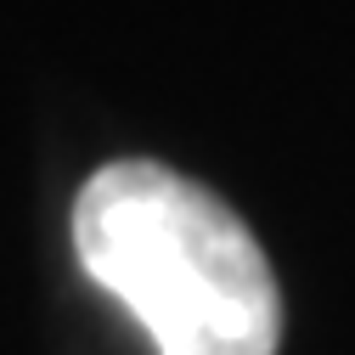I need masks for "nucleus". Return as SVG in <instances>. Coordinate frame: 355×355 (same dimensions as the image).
Wrapping results in <instances>:
<instances>
[{"label":"nucleus","instance_id":"obj_1","mask_svg":"<svg viewBox=\"0 0 355 355\" xmlns=\"http://www.w3.org/2000/svg\"><path fill=\"white\" fill-rule=\"evenodd\" d=\"M73 248L158 355H277L282 293L248 226L153 158H119L73 203Z\"/></svg>","mask_w":355,"mask_h":355}]
</instances>
